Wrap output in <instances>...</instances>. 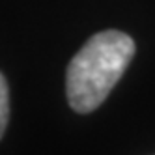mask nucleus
Listing matches in <instances>:
<instances>
[{
    "instance_id": "nucleus-2",
    "label": "nucleus",
    "mask_w": 155,
    "mask_h": 155,
    "mask_svg": "<svg viewBox=\"0 0 155 155\" xmlns=\"http://www.w3.org/2000/svg\"><path fill=\"white\" fill-rule=\"evenodd\" d=\"M8 120H9V90H8L6 77L0 73V138L6 131Z\"/></svg>"
},
{
    "instance_id": "nucleus-1",
    "label": "nucleus",
    "mask_w": 155,
    "mask_h": 155,
    "mask_svg": "<svg viewBox=\"0 0 155 155\" xmlns=\"http://www.w3.org/2000/svg\"><path fill=\"white\" fill-rule=\"evenodd\" d=\"M135 56V41L120 30L92 36L73 56L65 73V95L71 108L88 114L101 105Z\"/></svg>"
}]
</instances>
